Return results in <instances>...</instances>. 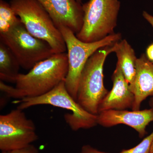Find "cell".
Returning <instances> with one entry per match:
<instances>
[{
	"instance_id": "cell-1",
	"label": "cell",
	"mask_w": 153,
	"mask_h": 153,
	"mask_svg": "<svg viewBox=\"0 0 153 153\" xmlns=\"http://www.w3.org/2000/svg\"><path fill=\"white\" fill-rule=\"evenodd\" d=\"M68 71L67 53H56L38 62L27 74L20 73L16 87L1 80L0 89L10 98H33L46 94L65 80Z\"/></svg>"
},
{
	"instance_id": "cell-2",
	"label": "cell",
	"mask_w": 153,
	"mask_h": 153,
	"mask_svg": "<svg viewBox=\"0 0 153 153\" xmlns=\"http://www.w3.org/2000/svg\"><path fill=\"white\" fill-rule=\"evenodd\" d=\"M66 44L68 60V71L65 79L66 89L76 101L80 75L88 60L98 49L111 46L122 39L120 33H114L101 41L85 43L80 41L71 30L63 26L57 27Z\"/></svg>"
},
{
	"instance_id": "cell-3",
	"label": "cell",
	"mask_w": 153,
	"mask_h": 153,
	"mask_svg": "<svg viewBox=\"0 0 153 153\" xmlns=\"http://www.w3.org/2000/svg\"><path fill=\"white\" fill-rule=\"evenodd\" d=\"M10 4L32 36L47 42L55 54L67 51L61 32L36 0H11Z\"/></svg>"
},
{
	"instance_id": "cell-4",
	"label": "cell",
	"mask_w": 153,
	"mask_h": 153,
	"mask_svg": "<svg viewBox=\"0 0 153 153\" xmlns=\"http://www.w3.org/2000/svg\"><path fill=\"white\" fill-rule=\"evenodd\" d=\"M115 44L98 49L91 55L80 75L76 101L91 114H98L100 104L109 92L103 82V67L106 57L114 52Z\"/></svg>"
},
{
	"instance_id": "cell-5",
	"label": "cell",
	"mask_w": 153,
	"mask_h": 153,
	"mask_svg": "<svg viewBox=\"0 0 153 153\" xmlns=\"http://www.w3.org/2000/svg\"><path fill=\"white\" fill-rule=\"evenodd\" d=\"M120 7L119 0H89L82 4L83 24L76 37L92 43L114 33Z\"/></svg>"
},
{
	"instance_id": "cell-6",
	"label": "cell",
	"mask_w": 153,
	"mask_h": 153,
	"mask_svg": "<svg viewBox=\"0 0 153 153\" xmlns=\"http://www.w3.org/2000/svg\"><path fill=\"white\" fill-rule=\"evenodd\" d=\"M14 102L19 103L17 108L22 110L36 105H49L70 111L72 113L64 115V120L74 131L92 128L97 125V115L88 112L73 98L66 89L65 80L44 95Z\"/></svg>"
},
{
	"instance_id": "cell-7",
	"label": "cell",
	"mask_w": 153,
	"mask_h": 153,
	"mask_svg": "<svg viewBox=\"0 0 153 153\" xmlns=\"http://www.w3.org/2000/svg\"><path fill=\"white\" fill-rule=\"evenodd\" d=\"M1 41L10 48L25 70H30L42 60L55 54L46 41L32 36L22 22L4 34H0Z\"/></svg>"
},
{
	"instance_id": "cell-8",
	"label": "cell",
	"mask_w": 153,
	"mask_h": 153,
	"mask_svg": "<svg viewBox=\"0 0 153 153\" xmlns=\"http://www.w3.org/2000/svg\"><path fill=\"white\" fill-rule=\"evenodd\" d=\"M33 121L22 110H13L0 116V149L1 152L22 149L38 139Z\"/></svg>"
},
{
	"instance_id": "cell-9",
	"label": "cell",
	"mask_w": 153,
	"mask_h": 153,
	"mask_svg": "<svg viewBox=\"0 0 153 153\" xmlns=\"http://www.w3.org/2000/svg\"><path fill=\"white\" fill-rule=\"evenodd\" d=\"M49 14L56 27L65 26L76 35L83 24L82 4L76 0H36Z\"/></svg>"
},
{
	"instance_id": "cell-10",
	"label": "cell",
	"mask_w": 153,
	"mask_h": 153,
	"mask_svg": "<svg viewBox=\"0 0 153 153\" xmlns=\"http://www.w3.org/2000/svg\"><path fill=\"white\" fill-rule=\"evenodd\" d=\"M97 124L111 127L120 124L128 126L138 133L140 137L147 134L146 127L153 121V108L143 110H109L99 113Z\"/></svg>"
},
{
	"instance_id": "cell-11",
	"label": "cell",
	"mask_w": 153,
	"mask_h": 153,
	"mask_svg": "<svg viewBox=\"0 0 153 153\" xmlns=\"http://www.w3.org/2000/svg\"><path fill=\"white\" fill-rule=\"evenodd\" d=\"M111 79L112 89L100 102L98 113L109 110H126L132 107L134 95L118 65H116Z\"/></svg>"
},
{
	"instance_id": "cell-12",
	"label": "cell",
	"mask_w": 153,
	"mask_h": 153,
	"mask_svg": "<svg viewBox=\"0 0 153 153\" xmlns=\"http://www.w3.org/2000/svg\"><path fill=\"white\" fill-rule=\"evenodd\" d=\"M130 88L134 97L132 110H139L143 102L149 96H153V63L146 54L137 58L136 72Z\"/></svg>"
},
{
	"instance_id": "cell-13",
	"label": "cell",
	"mask_w": 153,
	"mask_h": 153,
	"mask_svg": "<svg viewBox=\"0 0 153 153\" xmlns=\"http://www.w3.org/2000/svg\"><path fill=\"white\" fill-rule=\"evenodd\" d=\"M114 52L117 57V65L120 67L129 85L131 84L136 72L137 59L134 50L127 40L123 39L115 44Z\"/></svg>"
},
{
	"instance_id": "cell-14",
	"label": "cell",
	"mask_w": 153,
	"mask_h": 153,
	"mask_svg": "<svg viewBox=\"0 0 153 153\" xmlns=\"http://www.w3.org/2000/svg\"><path fill=\"white\" fill-rule=\"evenodd\" d=\"M21 66L13 53L7 45L0 42V79L1 81L16 82Z\"/></svg>"
},
{
	"instance_id": "cell-15",
	"label": "cell",
	"mask_w": 153,
	"mask_h": 153,
	"mask_svg": "<svg viewBox=\"0 0 153 153\" xmlns=\"http://www.w3.org/2000/svg\"><path fill=\"white\" fill-rule=\"evenodd\" d=\"M21 22L10 4L0 0V34L7 33L12 27Z\"/></svg>"
},
{
	"instance_id": "cell-16",
	"label": "cell",
	"mask_w": 153,
	"mask_h": 153,
	"mask_svg": "<svg viewBox=\"0 0 153 153\" xmlns=\"http://www.w3.org/2000/svg\"><path fill=\"white\" fill-rule=\"evenodd\" d=\"M153 141V131L135 146L128 149H124L118 153H151Z\"/></svg>"
},
{
	"instance_id": "cell-17",
	"label": "cell",
	"mask_w": 153,
	"mask_h": 153,
	"mask_svg": "<svg viewBox=\"0 0 153 153\" xmlns=\"http://www.w3.org/2000/svg\"><path fill=\"white\" fill-rule=\"evenodd\" d=\"M1 153H39L38 149L34 145L31 144L22 149L2 152Z\"/></svg>"
},
{
	"instance_id": "cell-18",
	"label": "cell",
	"mask_w": 153,
	"mask_h": 153,
	"mask_svg": "<svg viewBox=\"0 0 153 153\" xmlns=\"http://www.w3.org/2000/svg\"><path fill=\"white\" fill-rule=\"evenodd\" d=\"M79 153H107L99 150L97 149L94 148L90 145H86L83 146L81 148Z\"/></svg>"
},
{
	"instance_id": "cell-19",
	"label": "cell",
	"mask_w": 153,
	"mask_h": 153,
	"mask_svg": "<svg viewBox=\"0 0 153 153\" xmlns=\"http://www.w3.org/2000/svg\"><path fill=\"white\" fill-rule=\"evenodd\" d=\"M146 55L149 60L153 63V43L147 48Z\"/></svg>"
},
{
	"instance_id": "cell-20",
	"label": "cell",
	"mask_w": 153,
	"mask_h": 153,
	"mask_svg": "<svg viewBox=\"0 0 153 153\" xmlns=\"http://www.w3.org/2000/svg\"><path fill=\"white\" fill-rule=\"evenodd\" d=\"M142 15L143 16L145 20L148 23H149L153 28V16L145 11L143 12Z\"/></svg>"
},
{
	"instance_id": "cell-21",
	"label": "cell",
	"mask_w": 153,
	"mask_h": 153,
	"mask_svg": "<svg viewBox=\"0 0 153 153\" xmlns=\"http://www.w3.org/2000/svg\"><path fill=\"white\" fill-rule=\"evenodd\" d=\"M149 104L150 106L151 107V108H153V97L150 100Z\"/></svg>"
},
{
	"instance_id": "cell-22",
	"label": "cell",
	"mask_w": 153,
	"mask_h": 153,
	"mask_svg": "<svg viewBox=\"0 0 153 153\" xmlns=\"http://www.w3.org/2000/svg\"><path fill=\"white\" fill-rule=\"evenodd\" d=\"M151 152L153 153V141L152 143V146H151Z\"/></svg>"
},
{
	"instance_id": "cell-23",
	"label": "cell",
	"mask_w": 153,
	"mask_h": 153,
	"mask_svg": "<svg viewBox=\"0 0 153 153\" xmlns=\"http://www.w3.org/2000/svg\"><path fill=\"white\" fill-rule=\"evenodd\" d=\"M77 1L79 2V3H82V2H81V0H76Z\"/></svg>"
},
{
	"instance_id": "cell-24",
	"label": "cell",
	"mask_w": 153,
	"mask_h": 153,
	"mask_svg": "<svg viewBox=\"0 0 153 153\" xmlns=\"http://www.w3.org/2000/svg\"><path fill=\"white\" fill-rule=\"evenodd\" d=\"M151 153H153L151 152Z\"/></svg>"
}]
</instances>
